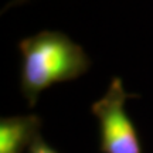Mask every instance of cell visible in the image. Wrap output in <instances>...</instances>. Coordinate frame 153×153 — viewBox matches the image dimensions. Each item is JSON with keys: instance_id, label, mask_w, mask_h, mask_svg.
I'll list each match as a JSON object with an SVG mask.
<instances>
[{"instance_id": "obj_4", "label": "cell", "mask_w": 153, "mask_h": 153, "mask_svg": "<svg viewBox=\"0 0 153 153\" xmlns=\"http://www.w3.org/2000/svg\"><path fill=\"white\" fill-rule=\"evenodd\" d=\"M28 153H57V152H55L51 146H48V145L41 139V136L38 135V136L34 139V142L31 143V146L28 149Z\"/></svg>"}, {"instance_id": "obj_1", "label": "cell", "mask_w": 153, "mask_h": 153, "mask_svg": "<svg viewBox=\"0 0 153 153\" xmlns=\"http://www.w3.org/2000/svg\"><path fill=\"white\" fill-rule=\"evenodd\" d=\"M20 87L30 106L40 94L58 82L72 81L88 71L89 57L79 44L60 31H40L23 38Z\"/></svg>"}, {"instance_id": "obj_5", "label": "cell", "mask_w": 153, "mask_h": 153, "mask_svg": "<svg viewBox=\"0 0 153 153\" xmlns=\"http://www.w3.org/2000/svg\"><path fill=\"white\" fill-rule=\"evenodd\" d=\"M19 1H20V0H19Z\"/></svg>"}, {"instance_id": "obj_3", "label": "cell", "mask_w": 153, "mask_h": 153, "mask_svg": "<svg viewBox=\"0 0 153 153\" xmlns=\"http://www.w3.org/2000/svg\"><path fill=\"white\" fill-rule=\"evenodd\" d=\"M41 120L36 115L9 116L0 120V153H23L40 135Z\"/></svg>"}, {"instance_id": "obj_2", "label": "cell", "mask_w": 153, "mask_h": 153, "mask_svg": "<svg viewBox=\"0 0 153 153\" xmlns=\"http://www.w3.org/2000/svg\"><path fill=\"white\" fill-rule=\"evenodd\" d=\"M129 97L122 79L114 78L104 97L92 104V114L99 122L102 153H142L136 128L125 111Z\"/></svg>"}]
</instances>
